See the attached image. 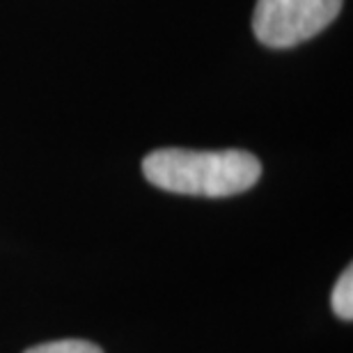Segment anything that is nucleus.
Wrapping results in <instances>:
<instances>
[{"mask_svg":"<svg viewBox=\"0 0 353 353\" xmlns=\"http://www.w3.org/2000/svg\"><path fill=\"white\" fill-rule=\"evenodd\" d=\"M143 174L157 188L179 195L230 197L245 193L262 176V163L243 150H157L143 161Z\"/></svg>","mask_w":353,"mask_h":353,"instance_id":"1","label":"nucleus"},{"mask_svg":"<svg viewBox=\"0 0 353 353\" xmlns=\"http://www.w3.org/2000/svg\"><path fill=\"white\" fill-rule=\"evenodd\" d=\"M342 5L344 0H257L252 32L264 46H296L326 30Z\"/></svg>","mask_w":353,"mask_h":353,"instance_id":"2","label":"nucleus"},{"mask_svg":"<svg viewBox=\"0 0 353 353\" xmlns=\"http://www.w3.org/2000/svg\"><path fill=\"white\" fill-rule=\"evenodd\" d=\"M330 305H333V312L340 316L342 321L353 319V271H351V266L340 275L337 285L333 287Z\"/></svg>","mask_w":353,"mask_h":353,"instance_id":"3","label":"nucleus"},{"mask_svg":"<svg viewBox=\"0 0 353 353\" xmlns=\"http://www.w3.org/2000/svg\"><path fill=\"white\" fill-rule=\"evenodd\" d=\"M23 353H103V351L94 342L88 340H58V342L37 344V347L28 349Z\"/></svg>","mask_w":353,"mask_h":353,"instance_id":"4","label":"nucleus"}]
</instances>
